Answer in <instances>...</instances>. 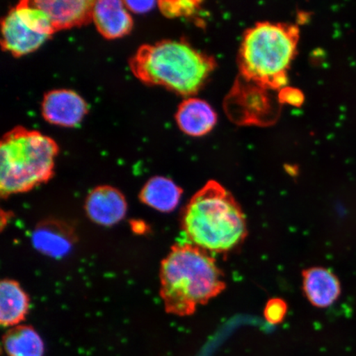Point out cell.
Here are the masks:
<instances>
[{
  "instance_id": "6da1fadb",
  "label": "cell",
  "mask_w": 356,
  "mask_h": 356,
  "mask_svg": "<svg viewBox=\"0 0 356 356\" xmlns=\"http://www.w3.org/2000/svg\"><path fill=\"white\" fill-rule=\"evenodd\" d=\"M160 296L167 313L185 317L224 291L226 284L215 258L191 243H178L161 262Z\"/></svg>"
},
{
  "instance_id": "7a4b0ae2",
  "label": "cell",
  "mask_w": 356,
  "mask_h": 356,
  "mask_svg": "<svg viewBox=\"0 0 356 356\" xmlns=\"http://www.w3.org/2000/svg\"><path fill=\"white\" fill-rule=\"evenodd\" d=\"M181 226L191 243L209 252L232 251L248 235L241 207L216 181H208L191 198L182 211Z\"/></svg>"
},
{
  "instance_id": "3957f363",
  "label": "cell",
  "mask_w": 356,
  "mask_h": 356,
  "mask_svg": "<svg viewBox=\"0 0 356 356\" xmlns=\"http://www.w3.org/2000/svg\"><path fill=\"white\" fill-rule=\"evenodd\" d=\"M129 65L136 78L146 86L191 96L204 86L216 62L188 42L163 40L140 47Z\"/></svg>"
},
{
  "instance_id": "277c9868",
  "label": "cell",
  "mask_w": 356,
  "mask_h": 356,
  "mask_svg": "<svg viewBox=\"0 0 356 356\" xmlns=\"http://www.w3.org/2000/svg\"><path fill=\"white\" fill-rule=\"evenodd\" d=\"M56 142L42 132L16 127L0 143V193L3 197L28 193L54 175Z\"/></svg>"
},
{
  "instance_id": "5b68a950",
  "label": "cell",
  "mask_w": 356,
  "mask_h": 356,
  "mask_svg": "<svg viewBox=\"0 0 356 356\" xmlns=\"http://www.w3.org/2000/svg\"><path fill=\"white\" fill-rule=\"evenodd\" d=\"M300 31L295 25L260 22L244 35L239 68L246 81L269 90L286 87Z\"/></svg>"
},
{
  "instance_id": "8992f818",
  "label": "cell",
  "mask_w": 356,
  "mask_h": 356,
  "mask_svg": "<svg viewBox=\"0 0 356 356\" xmlns=\"http://www.w3.org/2000/svg\"><path fill=\"white\" fill-rule=\"evenodd\" d=\"M50 17L34 1L24 0L1 21L3 51L22 57L38 50L56 33Z\"/></svg>"
},
{
  "instance_id": "52a82bcc",
  "label": "cell",
  "mask_w": 356,
  "mask_h": 356,
  "mask_svg": "<svg viewBox=\"0 0 356 356\" xmlns=\"http://www.w3.org/2000/svg\"><path fill=\"white\" fill-rule=\"evenodd\" d=\"M88 111L86 100L70 89H55L44 95L42 114L55 126L74 127L83 121Z\"/></svg>"
},
{
  "instance_id": "ba28073f",
  "label": "cell",
  "mask_w": 356,
  "mask_h": 356,
  "mask_svg": "<svg viewBox=\"0 0 356 356\" xmlns=\"http://www.w3.org/2000/svg\"><path fill=\"white\" fill-rule=\"evenodd\" d=\"M88 217L95 224L111 227L121 222L127 213V202L121 191L108 185L97 186L86 200Z\"/></svg>"
},
{
  "instance_id": "9c48e42d",
  "label": "cell",
  "mask_w": 356,
  "mask_h": 356,
  "mask_svg": "<svg viewBox=\"0 0 356 356\" xmlns=\"http://www.w3.org/2000/svg\"><path fill=\"white\" fill-rule=\"evenodd\" d=\"M92 20L102 37L109 40L124 37L134 25L130 11L121 0L95 1Z\"/></svg>"
},
{
  "instance_id": "30bf717a",
  "label": "cell",
  "mask_w": 356,
  "mask_h": 356,
  "mask_svg": "<svg viewBox=\"0 0 356 356\" xmlns=\"http://www.w3.org/2000/svg\"><path fill=\"white\" fill-rule=\"evenodd\" d=\"M239 83L230 95V105L238 106V121L244 123L264 124L271 118L270 100L267 89L248 82Z\"/></svg>"
},
{
  "instance_id": "8fae6325",
  "label": "cell",
  "mask_w": 356,
  "mask_h": 356,
  "mask_svg": "<svg viewBox=\"0 0 356 356\" xmlns=\"http://www.w3.org/2000/svg\"><path fill=\"white\" fill-rule=\"evenodd\" d=\"M47 13L57 31L81 26L92 20L95 1L90 0H34Z\"/></svg>"
},
{
  "instance_id": "7c38bea8",
  "label": "cell",
  "mask_w": 356,
  "mask_h": 356,
  "mask_svg": "<svg viewBox=\"0 0 356 356\" xmlns=\"http://www.w3.org/2000/svg\"><path fill=\"white\" fill-rule=\"evenodd\" d=\"M75 235L68 225L56 220L40 224L33 234V243L37 250L51 257H62L73 247Z\"/></svg>"
},
{
  "instance_id": "4fadbf2b",
  "label": "cell",
  "mask_w": 356,
  "mask_h": 356,
  "mask_svg": "<svg viewBox=\"0 0 356 356\" xmlns=\"http://www.w3.org/2000/svg\"><path fill=\"white\" fill-rule=\"evenodd\" d=\"M302 286L309 301L318 308H327L341 295L339 280L331 270L314 267L302 271Z\"/></svg>"
},
{
  "instance_id": "5bb4252c",
  "label": "cell",
  "mask_w": 356,
  "mask_h": 356,
  "mask_svg": "<svg viewBox=\"0 0 356 356\" xmlns=\"http://www.w3.org/2000/svg\"><path fill=\"white\" fill-rule=\"evenodd\" d=\"M176 121L186 135L199 137L211 131L217 122V115L207 102L189 97L178 106Z\"/></svg>"
},
{
  "instance_id": "9a60e30c",
  "label": "cell",
  "mask_w": 356,
  "mask_h": 356,
  "mask_svg": "<svg viewBox=\"0 0 356 356\" xmlns=\"http://www.w3.org/2000/svg\"><path fill=\"white\" fill-rule=\"evenodd\" d=\"M30 299L21 284L4 279L0 283V323L3 327L17 326L28 315Z\"/></svg>"
},
{
  "instance_id": "2e32d148",
  "label": "cell",
  "mask_w": 356,
  "mask_h": 356,
  "mask_svg": "<svg viewBox=\"0 0 356 356\" xmlns=\"http://www.w3.org/2000/svg\"><path fill=\"white\" fill-rule=\"evenodd\" d=\"M184 191L170 178L157 176L151 177L142 188L140 202L154 210L169 213L175 210Z\"/></svg>"
},
{
  "instance_id": "e0dca14e",
  "label": "cell",
  "mask_w": 356,
  "mask_h": 356,
  "mask_svg": "<svg viewBox=\"0 0 356 356\" xmlns=\"http://www.w3.org/2000/svg\"><path fill=\"white\" fill-rule=\"evenodd\" d=\"M3 347L8 356H43L44 343L35 329L17 325L3 337Z\"/></svg>"
},
{
  "instance_id": "ac0fdd59",
  "label": "cell",
  "mask_w": 356,
  "mask_h": 356,
  "mask_svg": "<svg viewBox=\"0 0 356 356\" xmlns=\"http://www.w3.org/2000/svg\"><path fill=\"white\" fill-rule=\"evenodd\" d=\"M160 10L169 17L188 16L193 15L198 8L197 1H159Z\"/></svg>"
},
{
  "instance_id": "d6986e66",
  "label": "cell",
  "mask_w": 356,
  "mask_h": 356,
  "mask_svg": "<svg viewBox=\"0 0 356 356\" xmlns=\"http://www.w3.org/2000/svg\"><path fill=\"white\" fill-rule=\"evenodd\" d=\"M287 310L286 302L279 298H275V299L270 300L265 307V318L271 324L280 323L286 317Z\"/></svg>"
},
{
  "instance_id": "ffe728a7",
  "label": "cell",
  "mask_w": 356,
  "mask_h": 356,
  "mask_svg": "<svg viewBox=\"0 0 356 356\" xmlns=\"http://www.w3.org/2000/svg\"><path fill=\"white\" fill-rule=\"evenodd\" d=\"M279 102L291 106H300L304 102V95L296 88L284 87L280 92Z\"/></svg>"
},
{
  "instance_id": "44dd1931",
  "label": "cell",
  "mask_w": 356,
  "mask_h": 356,
  "mask_svg": "<svg viewBox=\"0 0 356 356\" xmlns=\"http://www.w3.org/2000/svg\"><path fill=\"white\" fill-rule=\"evenodd\" d=\"M128 10L135 13H145L154 7L155 1H124Z\"/></svg>"
}]
</instances>
